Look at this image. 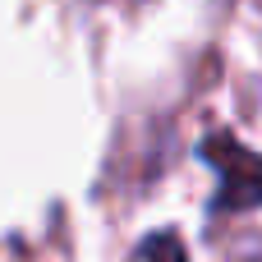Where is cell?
I'll list each match as a JSON object with an SVG mask.
<instances>
[{"label":"cell","instance_id":"obj_1","mask_svg":"<svg viewBox=\"0 0 262 262\" xmlns=\"http://www.w3.org/2000/svg\"><path fill=\"white\" fill-rule=\"evenodd\" d=\"M203 157L216 166V175L226 180V193H221V212L226 207H239V203H262V161L239 152L226 134H212L203 143Z\"/></svg>","mask_w":262,"mask_h":262},{"label":"cell","instance_id":"obj_2","mask_svg":"<svg viewBox=\"0 0 262 262\" xmlns=\"http://www.w3.org/2000/svg\"><path fill=\"white\" fill-rule=\"evenodd\" d=\"M129 262H189V253H184V244H180L175 230H157V235H147V239L134 249Z\"/></svg>","mask_w":262,"mask_h":262}]
</instances>
